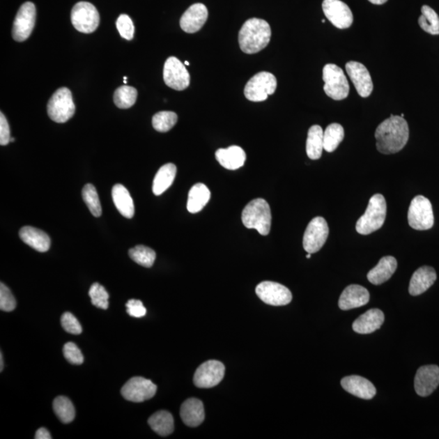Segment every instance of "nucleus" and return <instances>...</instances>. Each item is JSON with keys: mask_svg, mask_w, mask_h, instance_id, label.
<instances>
[{"mask_svg": "<svg viewBox=\"0 0 439 439\" xmlns=\"http://www.w3.org/2000/svg\"><path fill=\"white\" fill-rule=\"evenodd\" d=\"M376 146L379 153L390 155L399 153L406 146L409 139V127L401 116H390L375 132Z\"/></svg>", "mask_w": 439, "mask_h": 439, "instance_id": "nucleus-1", "label": "nucleus"}, {"mask_svg": "<svg viewBox=\"0 0 439 439\" xmlns=\"http://www.w3.org/2000/svg\"><path fill=\"white\" fill-rule=\"evenodd\" d=\"M271 36L270 26L265 20L249 19L239 31V46L244 53L255 54L268 45Z\"/></svg>", "mask_w": 439, "mask_h": 439, "instance_id": "nucleus-2", "label": "nucleus"}, {"mask_svg": "<svg viewBox=\"0 0 439 439\" xmlns=\"http://www.w3.org/2000/svg\"><path fill=\"white\" fill-rule=\"evenodd\" d=\"M242 221L247 229H255L261 236H268L272 223L270 205L263 199L252 200L243 209Z\"/></svg>", "mask_w": 439, "mask_h": 439, "instance_id": "nucleus-3", "label": "nucleus"}, {"mask_svg": "<svg viewBox=\"0 0 439 439\" xmlns=\"http://www.w3.org/2000/svg\"><path fill=\"white\" fill-rule=\"evenodd\" d=\"M387 217V202L383 194L371 197L367 209L356 222L355 229L362 236H368L382 228Z\"/></svg>", "mask_w": 439, "mask_h": 439, "instance_id": "nucleus-4", "label": "nucleus"}, {"mask_svg": "<svg viewBox=\"0 0 439 439\" xmlns=\"http://www.w3.org/2000/svg\"><path fill=\"white\" fill-rule=\"evenodd\" d=\"M75 105L72 93L66 87L58 89L47 104L49 117L56 123H66L75 114Z\"/></svg>", "mask_w": 439, "mask_h": 439, "instance_id": "nucleus-5", "label": "nucleus"}, {"mask_svg": "<svg viewBox=\"0 0 439 439\" xmlns=\"http://www.w3.org/2000/svg\"><path fill=\"white\" fill-rule=\"evenodd\" d=\"M324 91L334 100L346 99L349 95V83L344 72L338 66L328 63L323 68Z\"/></svg>", "mask_w": 439, "mask_h": 439, "instance_id": "nucleus-6", "label": "nucleus"}, {"mask_svg": "<svg viewBox=\"0 0 439 439\" xmlns=\"http://www.w3.org/2000/svg\"><path fill=\"white\" fill-rule=\"evenodd\" d=\"M408 220L409 226L417 231L431 229L434 217L431 201L423 195L415 197L409 206Z\"/></svg>", "mask_w": 439, "mask_h": 439, "instance_id": "nucleus-7", "label": "nucleus"}, {"mask_svg": "<svg viewBox=\"0 0 439 439\" xmlns=\"http://www.w3.org/2000/svg\"><path fill=\"white\" fill-rule=\"evenodd\" d=\"M277 79L270 72H261L251 78L244 88V95L248 100L262 102L276 91Z\"/></svg>", "mask_w": 439, "mask_h": 439, "instance_id": "nucleus-8", "label": "nucleus"}, {"mask_svg": "<svg viewBox=\"0 0 439 439\" xmlns=\"http://www.w3.org/2000/svg\"><path fill=\"white\" fill-rule=\"evenodd\" d=\"M71 22L77 31L91 33L99 26L100 13L92 3L79 2L72 9Z\"/></svg>", "mask_w": 439, "mask_h": 439, "instance_id": "nucleus-9", "label": "nucleus"}, {"mask_svg": "<svg viewBox=\"0 0 439 439\" xmlns=\"http://www.w3.org/2000/svg\"><path fill=\"white\" fill-rule=\"evenodd\" d=\"M329 236V226L323 217H317L311 220L307 226L302 245L307 253L319 252Z\"/></svg>", "mask_w": 439, "mask_h": 439, "instance_id": "nucleus-10", "label": "nucleus"}, {"mask_svg": "<svg viewBox=\"0 0 439 439\" xmlns=\"http://www.w3.org/2000/svg\"><path fill=\"white\" fill-rule=\"evenodd\" d=\"M157 387L151 380L143 377L132 378L127 382L121 392L128 401L141 403L155 396Z\"/></svg>", "mask_w": 439, "mask_h": 439, "instance_id": "nucleus-11", "label": "nucleus"}, {"mask_svg": "<svg viewBox=\"0 0 439 439\" xmlns=\"http://www.w3.org/2000/svg\"><path fill=\"white\" fill-rule=\"evenodd\" d=\"M36 21V8L31 2L22 5L13 23V37L14 40L24 42L31 36Z\"/></svg>", "mask_w": 439, "mask_h": 439, "instance_id": "nucleus-12", "label": "nucleus"}, {"mask_svg": "<svg viewBox=\"0 0 439 439\" xmlns=\"http://www.w3.org/2000/svg\"><path fill=\"white\" fill-rule=\"evenodd\" d=\"M226 368L218 360H208L195 371L194 383L199 388L216 387L224 378Z\"/></svg>", "mask_w": 439, "mask_h": 439, "instance_id": "nucleus-13", "label": "nucleus"}, {"mask_svg": "<svg viewBox=\"0 0 439 439\" xmlns=\"http://www.w3.org/2000/svg\"><path fill=\"white\" fill-rule=\"evenodd\" d=\"M256 293L268 305L284 306L292 300L291 291L277 282H263L256 286Z\"/></svg>", "mask_w": 439, "mask_h": 439, "instance_id": "nucleus-14", "label": "nucleus"}, {"mask_svg": "<svg viewBox=\"0 0 439 439\" xmlns=\"http://www.w3.org/2000/svg\"><path fill=\"white\" fill-rule=\"evenodd\" d=\"M164 81L172 89L183 91L190 85V73L178 58L171 56L164 63Z\"/></svg>", "mask_w": 439, "mask_h": 439, "instance_id": "nucleus-15", "label": "nucleus"}, {"mask_svg": "<svg viewBox=\"0 0 439 439\" xmlns=\"http://www.w3.org/2000/svg\"><path fill=\"white\" fill-rule=\"evenodd\" d=\"M322 8L325 16L339 29H348L353 23V14L341 0H324Z\"/></svg>", "mask_w": 439, "mask_h": 439, "instance_id": "nucleus-16", "label": "nucleus"}, {"mask_svg": "<svg viewBox=\"0 0 439 439\" xmlns=\"http://www.w3.org/2000/svg\"><path fill=\"white\" fill-rule=\"evenodd\" d=\"M346 71L348 72L351 82L355 87L356 91L363 98H367L372 94L373 84L372 77L367 68L362 63L356 61L346 63Z\"/></svg>", "mask_w": 439, "mask_h": 439, "instance_id": "nucleus-17", "label": "nucleus"}, {"mask_svg": "<svg viewBox=\"0 0 439 439\" xmlns=\"http://www.w3.org/2000/svg\"><path fill=\"white\" fill-rule=\"evenodd\" d=\"M439 385V367L437 365H424L417 370L414 387L419 396L426 397L437 389Z\"/></svg>", "mask_w": 439, "mask_h": 439, "instance_id": "nucleus-18", "label": "nucleus"}, {"mask_svg": "<svg viewBox=\"0 0 439 439\" xmlns=\"http://www.w3.org/2000/svg\"><path fill=\"white\" fill-rule=\"evenodd\" d=\"M208 17V12L206 6L203 3H194L184 13L180 18V28L185 33H197L206 23Z\"/></svg>", "mask_w": 439, "mask_h": 439, "instance_id": "nucleus-19", "label": "nucleus"}, {"mask_svg": "<svg viewBox=\"0 0 439 439\" xmlns=\"http://www.w3.org/2000/svg\"><path fill=\"white\" fill-rule=\"evenodd\" d=\"M369 292L364 286L350 285L341 293L339 306L341 310H350L367 305Z\"/></svg>", "mask_w": 439, "mask_h": 439, "instance_id": "nucleus-20", "label": "nucleus"}, {"mask_svg": "<svg viewBox=\"0 0 439 439\" xmlns=\"http://www.w3.org/2000/svg\"><path fill=\"white\" fill-rule=\"evenodd\" d=\"M341 385L346 392L360 399H371L377 393L373 384L360 376H348L341 379Z\"/></svg>", "mask_w": 439, "mask_h": 439, "instance_id": "nucleus-21", "label": "nucleus"}, {"mask_svg": "<svg viewBox=\"0 0 439 439\" xmlns=\"http://www.w3.org/2000/svg\"><path fill=\"white\" fill-rule=\"evenodd\" d=\"M437 279V273L432 267L423 266L413 273L410 281L409 293L413 296H417L431 288Z\"/></svg>", "mask_w": 439, "mask_h": 439, "instance_id": "nucleus-22", "label": "nucleus"}, {"mask_svg": "<svg viewBox=\"0 0 439 439\" xmlns=\"http://www.w3.org/2000/svg\"><path fill=\"white\" fill-rule=\"evenodd\" d=\"M384 321L385 316L382 311L377 309H370L353 322V328L358 334H371L380 329Z\"/></svg>", "mask_w": 439, "mask_h": 439, "instance_id": "nucleus-23", "label": "nucleus"}, {"mask_svg": "<svg viewBox=\"0 0 439 439\" xmlns=\"http://www.w3.org/2000/svg\"><path fill=\"white\" fill-rule=\"evenodd\" d=\"M185 424L190 427L200 426L205 418L204 407L201 400L190 398L183 403L180 411Z\"/></svg>", "mask_w": 439, "mask_h": 439, "instance_id": "nucleus-24", "label": "nucleus"}, {"mask_svg": "<svg viewBox=\"0 0 439 439\" xmlns=\"http://www.w3.org/2000/svg\"><path fill=\"white\" fill-rule=\"evenodd\" d=\"M246 153L238 146H231L228 148H221L216 151V159L224 168L236 170L241 168L246 161Z\"/></svg>", "mask_w": 439, "mask_h": 439, "instance_id": "nucleus-25", "label": "nucleus"}, {"mask_svg": "<svg viewBox=\"0 0 439 439\" xmlns=\"http://www.w3.org/2000/svg\"><path fill=\"white\" fill-rule=\"evenodd\" d=\"M22 240L39 252H46L50 249L51 239L40 229L24 226L19 232Z\"/></svg>", "mask_w": 439, "mask_h": 439, "instance_id": "nucleus-26", "label": "nucleus"}, {"mask_svg": "<svg viewBox=\"0 0 439 439\" xmlns=\"http://www.w3.org/2000/svg\"><path fill=\"white\" fill-rule=\"evenodd\" d=\"M396 268V259L393 256L383 257L378 265L369 272L368 280L373 285L383 284L392 277Z\"/></svg>", "mask_w": 439, "mask_h": 439, "instance_id": "nucleus-27", "label": "nucleus"}, {"mask_svg": "<svg viewBox=\"0 0 439 439\" xmlns=\"http://www.w3.org/2000/svg\"><path fill=\"white\" fill-rule=\"evenodd\" d=\"M111 197L116 208L122 216L129 219L134 216V200L123 185H115L111 190Z\"/></svg>", "mask_w": 439, "mask_h": 439, "instance_id": "nucleus-28", "label": "nucleus"}, {"mask_svg": "<svg viewBox=\"0 0 439 439\" xmlns=\"http://www.w3.org/2000/svg\"><path fill=\"white\" fill-rule=\"evenodd\" d=\"M211 192L203 183H197L190 190L188 194L187 210L190 213H197L206 206Z\"/></svg>", "mask_w": 439, "mask_h": 439, "instance_id": "nucleus-29", "label": "nucleus"}, {"mask_svg": "<svg viewBox=\"0 0 439 439\" xmlns=\"http://www.w3.org/2000/svg\"><path fill=\"white\" fill-rule=\"evenodd\" d=\"M176 174L177 167L172 163L166 164L160 168L153 180V193L158 197L167 190L174 183Z\"/></svg>", "mask_w": 439, "mask_h": 439, "instance_id": "nucleus-30", "label": "nucleus"}, {"mask_svg": "<svg viewBox=\"0 0 439 439\" xmlns=\"http://www.w3.org/2000/svg\"><path fill=\"white\" fill-rule=\"evenodd\" d=\"M324 149V132L320 125H312L307 133L306 144L307 155L311 160L321 157Z\"/></svg>", "mask_w": 439, "mask_h": 439, "instance_id": "nucleus-31", "label": "nucleus"}, {"mask_svg": "<svg viewBox=\"0 0 439 439\" xmlns=\"http://www.w3.org/2000/svg\"><path fill=\"white\" fill-rule=\"evenodd\" d=\"M148 424L153 431L160 436H169L174 431V421L172 414L167 411L155 413L148 419Z\"/></svg>", "mask_w": 439, "mask_h": 439, "instance_id": "nucleus-32", "label": "nucleus"}, {"mask_svg": "<svg viewBox=\"0 0 439 439\" xmlns=\"http://www.w3.org/2000/svg\"><path fill=\"white\" fill-rule=\"evenodd\" d=\"M344 136L343 126L338 123L330 125L324 132V149L327 153H333L338 148Z\"/></svg>", "mask_w": 439, "mask_h": 439, "instance_id": "nucleus-33", "label": "nucleus"}, {"mask_svg": "<svg viewBox=\"0 0 439 439\" xmlns=\"http://www.w3.org/2000/svg\"><path fill=\"white\" fill-rule=\"evenodd\" d=\"M54 413L63 423H70L75 418V408L70 399L58 396L54 399Z\"/></svg>", "mask_w": 439, "mask_h": 439, "instance_id": "nucleus-34", "label": "nucleus"}, {"mask_svg": "<svg viewBox=\"0 0 439 439\" xmlns=\"http://www.w3.org/2000/svg\"><path fill=\"white\" fill-rule=\"evenodd\" d=\"M422 16L419 17L418 22L419 26L432 36L439 34V17L433 8L427 5H424L422 8Z\"/></svg>", "mask_w": 439, "mask_h": 439, "instance_id": "nucleus-35", "label": "nucleus"}, {"mask_svg": "<svg viewBox=\"0 0 439 439\" xmlns=\"http://www.w3.org/2000/svg\"><path fill=\"white\" fill-rule=\"evenodd\" d=\"M138 91L135 88L128 86L117 88L114 93V100L116 107L119 109H130L135 104Z\"/></svg>", "mask_w": 439, "mask_h": 439, "instance_id": "nucleus-36", "label": "nucleus"}, {"mask_svg": "<svg viewBox=\"0 0 439 439\" xmlns=\"http://www.w3.org/2000/svg\"><path fill=\"white\" fill-rule=\"evenodd\" d=\"M129 256L139 265L151 268L154 265L155 261V252L153 249L144 245H138L131 248L129 251Z\"/></svg>", "mask_w": 439, "mask_h": 439, "instance_id": "nucleus-37", "label": "nucleus"}, {"mask_svg": "<svg viewBox=\"0 0 439 439\" xmlns=\"http://www.w3.org/2000/svg\"><path fill=\"white\" fill-rule=\"evenodd\" d=\"M82 197L93 216L100 217L102 215L101 203L94 185L86 184L82 190Z\"/></svg>", "mask_w": 439, "mask_h": 439, "instance_id": "nucleus-38", "label": "nucleus"}, {"mask_svg": "<svg viewBox=\"0 0 439 439\" xmlns=\"http://www.w3.org/2000/svg\"><path fill=\"white\" fill-rule=\"evenodd\" d=\"M178 115L174 111H160L154 115L153 125L156 131L165 133L169 131L177 123Z\"/></svg>", "mask_w": 439, "mask_h": 439, "instance_id": "nucleus-39", "label": "nucleus"}, {"mask_svg": "<svg viewBox=\"0 0 439 439\" xmlns=\"http://www.w3.org/2000/svg\"><path fill=\"white\" fill-rule=\"evenodd\" d=\"M89 295L91 299L92 305L99 307L101 309H109V293L105 288L99 283H94L89 291Z\"/></svg>", "mask_w": 439, "mask_h": 439, "instance_id": "nucleus-40", "label": "nucleus"}, {"mask_svg": "<svg viewBox=\"0 0 439 439\" xmlns=\"http://www.w3.org/2000/svg\"><path fill=\"white\" fill-rule=\"evenodd\" d=\"M116 28L122 38L126 40H132L134 36V26L128 15L122 14L117 19Z\"/></svg>", "mask_w": 439, "mask_h": 439, "instance_id": "nucleus-41", "label": "nucleus"}, {"mask_svg": "<svg viewBox=\"0 0 439 439\" xmlns=\"http://www.w3.org/2000/svg\"><path fill=\"white\" fill-rule=\"evenodd\" d=\"M17 307V301L15 300L11 291L1 282L0 284V309L4 311H12Z\"/></svg>", "mask_w": 439, "mask_h": 439, "instance_id": "nucleus-42", "label": "nucleus"}, {"mask_svg": "<svg viewBox=\"0 0 439 439\" xmlns=\"http://www.w3.org/2000/svg\"><path fill=\"white\" fill-rule=\"evenodd\" d=\"M63 353L66 359L72 364L79 365L84 361L82 351L77 346L73 343H67L63 346Z\"/></svg>", "mask_w": 439, "mask_h": 439, "instance_id": "nucleus-43", "label": "nucleus"}, {"mask_svg": "<svg viewBox=\"0 0 439 439\" xmlns=\"http://www.w3.org/2000/svg\"><path fill=\"white\" fill-rule=\"evenodd\" d=\"M61 325L68 333L72 334H80L82 332L80 322L71 312H65L61 316Z\"/></svg>", "mask_w": 439, "mask_h": 439, "instance_id": "nucleus-44", "label": "nucleus"}, {"mask_svg": "<svg viewBox=\"0 0 439 439\" xmlns=\"http://www.w3.org/2000/svg\"><path fill=\"white\" fill-rule=\"evenodd\" d=\"M126 309L128 314L135 318H141L146 314V309L143 302L138 300H130L127 302Z\"/></svg>", "mask_w": 439, "mask_h": 439, "instance_id": "nucleus-45", "label": "nucleus"}, {"mask_svg": "<svg viewBox=\"0 0 439 439\" xmlns=\"http://www.w3.org/2000/svg\"><path fill=\"white\" fill-rule=\"evenodd\" d=\"M10 140H11L10 127L6 117L1 112L0 114V144L6 146L10 143Z\"/></svg>", "mask_w": 439, "mask_h": 439, "instance_id": "nucleus-46", "label": "nucleus"}, {"mask_svg": "<svg viewBox=\"0 0 439 439\" xmlns=\"http://www.w3.org/2000/svg\"><path fill=\"white\" fill-rule=\"evenodd\" d=\"M34 438L36 439H51L52 436L51 433H49L47 429L40 428L38 429L36 433V437Z\"/></svg>", "mask_w": 439, "mask_h": 439, "instance_id": "nucleus-47", "label": "nucleus"}, {"mask_svg": "<svg viewBox=\"0 0 439 439\" xmlns=\"http://www.w3.org/2000/svg\"><path fill=\"white\" fill-rule=\"evenodd\" d=\"M370 3L380 5L387 2V0H369Z\"/></svg>", "mask_w": 439, "mask_h": 439, "instance_id": "nucleus-48", "label": "nucleus"}, {"mask_svg": "<svg viewBox=\"0 0 439 439\" xmlns=\"http://www.w3.org/2000/svg\"><path fill=\"white\" fill-rule=\"evenodd\" d=\"M3 354H2V353H1V354H0V371H1V372H2L3 369Z\"/></svg>", "mask_w": 439, "mask_h": 439, "instance_id": "nucleus-49", "label": "nucleus"}, {"mask_svg": "<svg viewBox=\"0 0 439 439\" xmlns=\"http://www.w3.org/2000/svg\"><path fill=\"white\" fill-rule=\"evenodd\" d=\"M311 254L309 253V254H307V256H306V257H307V259H309V258H311Z\"/></svg>", "mask_w": 439, "mask_h": 439, "instance_id": "nucleus-50", "label": "nucleus"}, {"mask_svg": "<svg viewBox=\"0 0 439 439\" xmlns=\"http://www.w3.org/2000/svg\"><path fill=\"white\" fill-rule=\"evenodd\" d=\"M184 65H185V66H189V65H190V63H189V62H188V61H185V63H184Z\"/></svg>", "mask_w": 439, "mask_h": 439, "instance_id": "nucleus-51", "label": "nucleus"}, {"mask_svg": "<svg viewBox=\"0 0 439 439\" xmlns=\"http://www.w3.org/2000/svg\"><path fill=\"white\" fill-rule=\"evenodd\" d=\"M15 141L14 138H11V140H10V141H12V143H13V141Z\"/></svg>", "mask_w": 439, "mask_h": 439, "instance_id": "nucleus-52", "label": "nucleus"}, {"mask_svg": "<svg viewBox=\"0 0 439 439\" xmlns=\"http://www.w3.org/2000/svg\"><path fill=\"white\" fill-rule=\"evenodd\" d=\"M127 78H128V77H124V80H126V79H127Z\"/></svg>", "mask_w": 439, "mask_h": 439, "instance_id": "nucleus-53", "label": "nucleus"}]
</instances>
